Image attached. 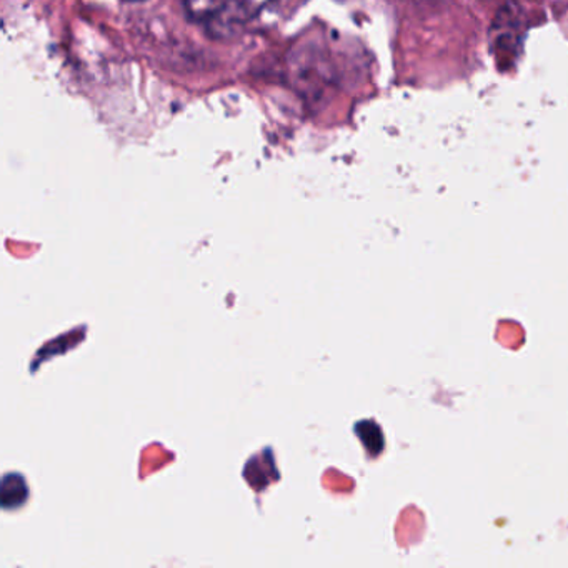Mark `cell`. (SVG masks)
<instances>
[{
  "label": "cell",
  "instance_id": "5b68a950",
  "mask_svg": "<svg viewBox=\"0 0 568 568\" xmlns=\"http://www.w3.org/2000/svg\"><path fill=\"white\" fill-rule=\"evenodd\" d=\"M128 2H142V0H128Z\"/></svg>",
  "mask_w": 568,
  "mask_h": 568
},
{
  "label": "cell",
  "instance_id": "7a4b0ae2",
  "mask_svg": "<svg viewBox=\"0 0 568 568\" xmlns=\"http://www.w3.org/2000/svg\"><path fill=\"white\" fill-rule=\"evenodd\" d=\"M355 434H357L358 440L364 445L365 452L368 457L377 458L378 455L384 452L385 437L384 430L381 425L375 420H361L355 424Z\"/></svg>",
  "mask_w": 568,
  "mask_h": 568
},
{
  "label": "cell",
  "instance_id": "6da1fadb",
  "mask_svg": "<svg viewBox=\"0 0 568 568\" xmlns=\"http://www.w3.org/2000/svg\"><path fill=\"white\" fill-rule=\"evenodd\" d=\"M184 4L189 18L209 29L231 28L248 19L239 0H184Z\"/></svg>",
  "mask_w": 568,
  "mask_h": 568
},
{
  "label": "cell",
  "instance_id": "277c9868",
  "mask_svg": "<svg viewBox=\"0 0 568 568\" xmlns=\"http://www.w3.org/2000/svg\"><path fill=\"white\" fill-rule=\"evenodd\" d=\"M265 2H267V0H239V4H241L242 11L245 12L247 18L254 16L255 12H257L258 9L265 4Z\"/></svg>",
  "mask_w": 568,
  "mask_h": 568
},
{
  "label": "cell",
  "instance_id": "3957f363",
  "mask_svg": "<svg viewBox=\"0 0 568 568\" xmlns=\"http://www.w3.org/2000/svg\"><path fill=\"white\" fill-rule=\"evenodd\" d=\"M29 487L21 474H8L2 480V507L6 510L21 508L28 501Z\"/></svg>",
  "mask_w": 568,
  "mask_h": 568
}]
</instances>
